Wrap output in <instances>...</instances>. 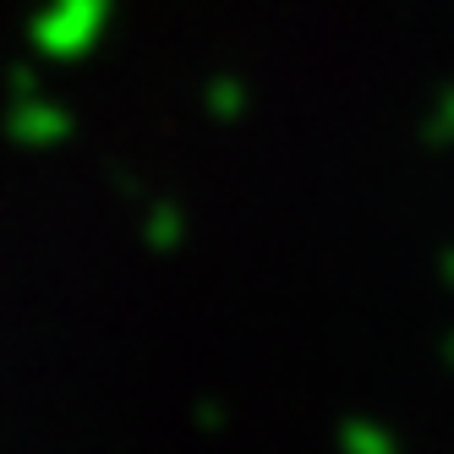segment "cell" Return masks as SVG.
Here are the masks:
<instances>
[{"mask_svg":"<svg viewBox=\"0 0 454 454\" xmlns=\"http://www.w3.org/2000/svg\"><path fill=\"white\" fill-rule=\"evenodd\" d=\"M340 443H345V454H400V449H395V438H388L378 421H350Z\"/></svg>","mask_w":454,"mask_h":454,"instance_id":"cell-1","label":"cell"}]
</instances>
